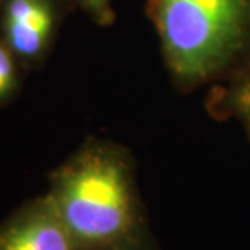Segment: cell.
Returning <instances> with one entry per match:
<instances>
[{"mask_svg": "<svg viewBox=\"0 0 250 250\" xmlns=\"http://www.w3.org/2000/svg\"><path fill=\"white\" fill-rule=\"evenodd\" d=\"M28 75L29 73L0 38V111L8 107L20 96Z\"/></svg>", "mask_w": 250, "mask_h": 250, "instance_id": "8992f818", "label": "cell"}, {"mask_svg": "<svg viewBox=\"0 0 250 250\" xmlns=\"http://www.w3.org/2000/svg\"><path fill=\"white\" fill-rule=\"evenodd\" d=\"M72 0H2L0 38L28 73L47 65Z\"/></svg>", "mask_w": 250, "mask_h": 250, "instance_id": "3957f363", "label": "cell"}, {"mask_svg": "<svg viewBox=\"0 0 250 250\" xmlns=\"http://www.w3.org/2000/svg\"><path fill=\"white\" fill-rule=\"evenodd\" d=\"M246 125H247V130H249V135H250V121H247Z\"/></svg>", "mask_w": 250, "mask_h": 250, "instance_id": "ba28073f", "label": "cell"}, {"mask_svg": "<svg viewBox=\"0 0 250 250\" xmlns=\"http://www.w3.org/2000/svg\"><path fill=\"white\" fill-rule=\"evenodd\" d=\"M75 8H80L98 26H111L116 20L112 0H72Z\"/></svg>", "mask_w": 250, "mask_h": 250, "instance_id": "52a82bcc", "label": "cell"}, {"mask_svg": "<svg viewBox=\"0 0 250 250\" xmlns=\"http://www.w3.org/2000/svg\"><path fill=\"white\" fill-rule=\"evenodd\" d=\"M209 109L219 117H237L250 121V63L232 80V83L214 94Z\"/></svg>", "mask_w": 250, "mask_h": 250, "instance_id": "5b68a950", "label": "cell"}, {"mask_svg": "<svg viewBox=\"0 0 250 250\" xmlns=\"http://www.w3.org/2000/svg\"><path fill=\"white\" fill-rule=\"evenodd\" d=\"M0 250H78L47 193L18 205L0 221Z\"/></svg>", "mask_w": 250, "mask_h": 250, "instance_id": "277c9868", "label": "cell"}, {"mask_svg": "<svg viewBox=\"0 0 250 250\" xmlns=\"http://www.w3.org/2000/svg\"><path fill=\"white\" fill-rule=\"evenodd\" d=\"M47 179V197L78 250H158L124 145L88 137Z\"/></svg>", "mask_w": 250, "mask_h": 250, "instance_id": "6da1fadb", "label": "cell"}, {"mask_svg": "<svg viewBox=\"0 0 250 250\" xmlns=\"http://www.w3.org/2000/svg\"><path fill=\"white\" fill-rule=\"evenodd\" d=\"M146 12L186 88L211 82L250 51V0H148Z\"/></svg>", "mask_w": 250, "mask_h": 250, "instance_id": "7a4b0ae2", "label": "cell"}, {"mask_svg": "<svg viewBox=\"0 0 250 250\" xmlns=\"http://www.w3.org/2000/svg\"><path fill=\"white\" fill-rule=\"evenodd\" d=\"M0 2H2V0H0Z\"/></svg>", "mask_w": 250, "mask_h": 250, "instance_id": "9c48e42d", "label": "cell"}]
</instances>
